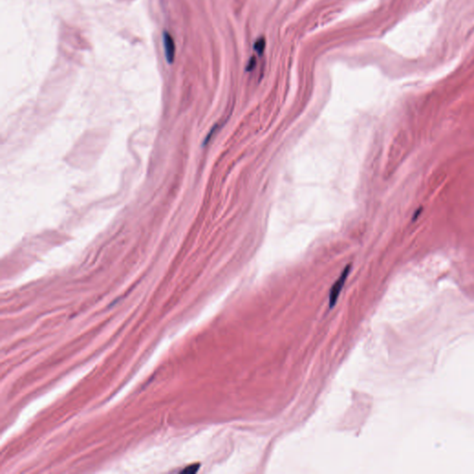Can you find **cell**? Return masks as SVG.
Returning <instances> with one entry per match:
<instances>
[{
  "instance_id": "1",
  "label": "cell",
  "mask_w": 474,
  "mask_h": 474,
  "mask_svg": "<svg viewBox=\"0 0 474 474\" xmlns=\"http://www.w3.org/2000/svg\"><path fill=\"white\" fill-rule=\"evenodd\" d=\"M350 272H351V265L348 264L347 266L344 268L340 276L331 287V290L329 292V309H333L337 303L341 292L343 290V287L346 285V282L349 276Z\"/></svg>"
},
{
  "instance_id": "2",
  "label": "cell",
  "mask_w": 474,
  "mask_h": 474,
  "mask_svg": "<svg viewBox=\"0 0 474 474\" xmlns=\"http://www.w3.org/2000/svg\"><path fill=\"white\" fill-rule=\"evenodd\" d=\"M162 44H163L166 61L169 64H172L175 60L176 47H175V42H174L173 37L168 31H164L162 33Z\"/></svg>"
},
{
  "instance_id": "3",
  "label": "cell",
  "mask_w": 474,
  "mask_h": 474,
  "mask_svg": "<svg viewBox=\"0 0 474 474\" xmlns=\"http://www.w3.org/2000/svg\"><path fill=\"white\" fill-rule=\"evenodd\" d=\"M199 467H200V465H199V464L190 465V466L186 467V468H184V469L181 470V472H182V473H195V472H196V471L199 469Z\"/></svg>"
},
{
  "instance_id": "4",
  "label": "cell",
  "mask_w": 474,
  "mask_h": 474,
  "mask_svg": "<svg viewBox=\"0 0 474 474\" xmlns=\"http://www.w3.org/2000/svg\"><path fill=\"white\" fill-rule=\"evenodd\" d=\"M264 48H265V42H264V39H263V38L259 39V40L255 43V49L259 53H262L263 50H264Z\"/></svg>"
}]
</instances>
